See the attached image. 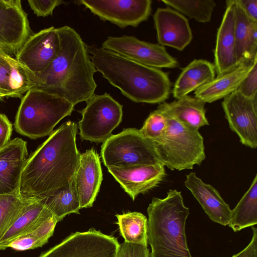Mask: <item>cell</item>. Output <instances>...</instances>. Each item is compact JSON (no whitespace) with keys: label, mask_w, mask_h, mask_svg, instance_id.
I'll list each match as a JSON object with an SVG mask.
<instances>
[{"label":"cell","mask_w":257,"mask_h":257,"mask_svg":"<svg viewBox=\"0 0 257 257\" xmlns=\"http://www.w3.org/2000/svg\"><path fill=\"white\" fill-rule=\"evenodd\" d=\"M257 56L242 62L233 69L217 76L210 82L195 91V97L205 103H211L224 98L238 88L250 69Z\"/></svg>","instance_id":"44dd1931"},{"label":"cell","mask_w":257,"mask_h":257,"mask_svg":"<svg viewBox=\"0 0 257 257\" xmlns=\"http://www.w3.org/2000/svg\"><path fill=\"white\" fill-rule=\"evenodd\" d=\"M252 236L249 243L242 250L232 257H257V229L251 227Z\"/></svg>","instance_id":"74e56055"},{"label":"cell","mask_w":257,"mask_h":257,"mask_svg":"<svg viewBox=\"0 0 257 257\" xmlns=\"http://www.w3.org/2000/svg\"><path fill=\"white\" fill-rule=\"evenodd\" d=\"M1 50H3V51H5V52H6V51L5 50V49L0 45V51Z\"/></svg>","instance_id":"60d3db41"},{"label":"cell","mask_w":257,"mask_h":257,"mask_svg":"<svg viewBox=\"0 0 257 257\" xmlns=\"http://www.w3.org/2000/svg\"><path fill=\"white\" fill-rule=\"evenodd\" d=\"M222 106L229 127L241 143L257 147V96L248 98L237 90L223 98Z\"/></svg>","instance_id":"7c38bea8"},{"label":"cell","mask_w":257,"mask_h":257,"mask_svg":"<svg viewBox=\"0 0 257 257\" xmlns=\"http://www.w3.org/2000/svg\"><path fill=\"white\" fill-rule=\"evenodd\" d=\"M29 5L38 17L52 15L56 7L63 3L60 0H29Z\"/></svg>","instance_id":"d590c367"},{"label":"cell","mask_w":257,"mask_h":257,"mask_svg":"<svg viewBox=\"0 0 257 257\" xmlns=\"http://www.w3.org/2000/svg\"><path fill=\"white\" fill-rule=\"evenodd\" d=\"M74 107L63 98L40 89H31L21 99L15 128L31 139L49 136L60 120L71 115Z\"/></svg>","instance_id":"5b68a950"},{"label":"cell","mask_w":257,"mask_h":257,"mask_svg":"<svg viewBox=\"0 0 257 257\" xmlns=\"http://www.w3.org/2000/svg\"><path fill=\"white\" fill-rule=\"evenodd\" d=\"M167 127L166 116L156 109L150 114L139 131L144 137L155 142L163 137Z\"/></svg>","instance_id":"1f68e13d"},{"label":"cell","mask_w":257,"mask_h":257,"mask_svg":"<svg viewBox=\"0 0 257 257\" xmlns=\"http://www.w3.org/2000/svg\"><path fill=\"white\" fill-rule=\"evenodd\" d=\"M60 38L51 27L31 35L16 55V59L32 74L45 70L58 54Z\"/></svg>","instance_id":"4fadbf2b"},{"label":"cell","mask_w":257,"mask_h":257,"mask_svg":"<svg viewBox=\"0 0 257 257\" xmlns=\"http://www.w3.org/2000/svg\"><path fill=\"white\" fill-rule=\"evenodd\" d=\"M184 185L212 221L223 226L228 224L231 210L213 186L204 182L195 172L186 175Z\"/></svg>","instance_id":"ffe728a7"},{"label":"cell","mask_w":257,"mask_h":257,"mask_svg":"<svg viewBox=\"0 0 257 257\" xmlns=\"http://www.w3.org/2000/svg\"><path fill=\"white\" fill-rule=\"evenodd\" d=\"M23 202L18 193L0 195V236Z\"/></svg>","instance_id":"d6a6232c"},{"label":"cell","mask_w":257,"mask_h":257,"mask_svg":"<svg viewBox=\"0 0 257 257\" xmlns=\"http://www.w3.org/2000/svg\"><path fill=\"white\" fill-rule=\"evenodd\" d=\"M33 87L26 69L15 58L0 51V89L10 97H21Z\"/></svg>","instance_id":"484cf974"},{"label":"cell","mask_w":257,"mask_h":257,"mask_svg":"<svg viewBox=\"0 0 257 257\" xmlns=\"http://www.w3.org/2000/svg\"><path fill=\"white\" fill-rule=\"evenodd\" d=\"M108 172L121 187L135 200L141 193H145L157 187L166 175L161 163L128 167H110Z\"/></svg>","instance_id":"9a60e30c"},{"label":"cell","mask_w":257,"mask_h":257,"mask_svg":"<svg viewBox=\"0 0 257 257\" xmlns=\"http://www.w3.org/2000/svg\"><path fill=\"white\" fill-rule=\"evenodd\" d=\"M101 47L151 67L174 68L179 65L177 59L170 55L164 46L139 40L134 36L108 37Z\"/></svg>","instance_id":"30bf717a"},{"label":"cell","mask_w":257,"mask_h":257,"mask_svg":"<svg viewBox=\"0 0 257 257\" xmlns=\"http://www.w3.org/2000/svg\"><path fill=\"white\" fill-rule=\"evenodd\" d=\"M57 30L60 45L55 59L40 73L32 74L25 69L32 89L60 97L75 106L94 94L96 70L79 34L68 26Z\"/></svg>","instance_id":"7a4b0ae2"},{"label":"cell","mask_w":257,"mask_h":257,"mask_svg":"<svg viewBox=\"0 0 257 257\" xmlns=\"http://www.w3.org/2000/svg\"><path fill=\"white\" fill-rule=\"evenodd\" d=\"M105 166L128 167L160 163L153 142L135 128H124L104 141L100 152Z\"/></svg>","instance_id":"52a82bcc"},{"label":"cell","mask_w":257,"mask_h":257,"mask_svg":"<svg viewBox=\"0 0 257 257\" xmlns=\"http://www.w3.org/2000/svg\"><path fill=\"white\" fill-rule=\"evenodd\" d=\"M86 48L96 71L132 101L159 103L169 97L171 82L168 73L160 69L141 64L101 47L86 44Z\"/></svg>","instance_id":"3957f363"},{"label":"cell","mask_w":257,"mask_h":257,"mask_svg":"<svg viewBox=\"0 0 257 257\" xmlns=\"http://www.w3.org/2000/svg\"><path fill=\"white\" fill-rule=\"evenodd\" d=\"M27 147L26 141L17 138L0 149V195L19 193L21 174L28 158Z\"/></svg>","instance_id":"ac0fdd59"},{"label":"cell","mask_w":257,"mask_h":257,"mask_svg":"<svg viewBox=\"0 0 257 257\" xmlns=\"http://www.w3.org/2000/svg\"><path fill=\"white\" fill-rule=\"evenodd\" d=\"M58 222L50 212L26 233L12 241L8 247L17 250H25L42 246L53 235Z\"/></svg>","instance_id":"f1b7e54d"},{"label":"cell","mask_w":257,"mask_h":257,"mask_svg":"<svg viewBox=\"0 0 257 257\" xmlns=\"http://www.w3.org/2000/svg\"><path fill=\"white\" fill-rule=\"evenodd\" d=\"M237 90L248 98L257 96V59H255L248 73L240 83Z\"/></svg>","instance_id":"836d02e7"},{"label":"cell","mask_w":257,"mask_h":257,"mask_svg":"<svg viewBox=\"0 0 257 257\" xmlns=\"http://www.w3.org/2000/svg\"><path fill=\"white\" fill-rule=\"evenodd\" d=\"M205 102L195 97L186 95L173 102H163L157 110L194 128L209 125L206 117Z\"/></svg>","instance_id":"603a6c76"},{"label":"cell","mask_w":257,"mask_h":257,"mask_svg":"<svg viewBox=\"0 0 257 257\" xmlns=\"http://www.w3.org/2000/svg\"><path fill=\"white\" fill-rule=\"evenodd\" d=\"M148 246L124 241L119 244L115 257H150Z\"/></svg>","instance_id":"e575fe53"},{"label":"cell","mask_w":257,"mask_h":257,"mask_svg":"<svg viewBox=\"0 0 257 257\" xmlns=\"http://www.w3.org/2000/svg\"><path fill=\"white\" fill-rule=\"evenodd\" d=\"M10 97L9 95L6 92L0 89V100H3L5 98Z\"/></svg>","instance_id":"ab89813d"},{"label":"cell","mask_w":257,"mask_h":257,"mask_svg":"<svg viewBox=\"0 0 257 257\" xmlns=\"http://www.w3.org/2000/svg\"><path fill=\"white\" fill-rule=\"evenodd\" d=\"M226 8L218 29L214 49V66L217 76L238 65L234 36L235 5L233 0L226 1Z\"/></svg>","instance_id":"d6986e66"},{"label":"cell","mask_w":257,"mask_h":257,"mask_svg":"<svg viewBox=\"0 0 257 257\" xmlns=\"http://www.w3.org/2000/svg\"><path fill=\"white\" fill-rule=\"evenodd\" d=\"M165 116V133L154 142L160 162L171 170L178 171L201 165L206 156L204 139L198 130Z\"/></svg>","instance_id":"8992f818"},{"label":"cell","mask_w":257,"mask_h":257,"mask_svg":"<svg viewBox=\"0 0 257 257\" xmlns=\"http://www.w3.org/2000/svg\"><path fill=\"white\" fill-rule=\"evenodd\" d=\"M79 112L82 115L78 123L81 139L100 143L105 141L121 122L122 105L108 93L94 94Z\"/></svg>","instance_id":"ba28073f"},{"label":"cell","mask_w":257,"mask_h":257,"mask_svg":"<svg viewBox=\"0 0 257 257\" xmlns=\"http://www.w3.org/2000/svg\"><path fill=\"white\" fill-rule=\"evenodd\" d=\"M247 16L257 22V0H237Z\"/></svg>","instance_id":"f35d334b"},{"label":"cell","mask_w":257,"mask_h":257,"mask_svg":"<svg viewBox=\"0 0 257 257\" xmlns=\"http://www.w3.org/2000/svg\"><path fill=\"white\" fill-rule=\"evenodd\" d=\"M151 0H81L82 5L100 19L121 28L137 27L148 19L151 13Z\"/></svg>","instance_id":"8fae6325"},{"label":"cell","mask_w":257,"mask_h":257,"mask_svg":"<svg viewBox=\"0 0 257 257\" xmlns=\"http://www.w3.org/2000/svg\"><path fill=\"white\" fill-rule=\"evenodd\" d=\"M235 5L234 36L238 64L257 56V22L249 18L237 0Z\"/></svg>","instance_id":"cb8c5ba5"},{"label":"cell","mask_w":257,"mask_h":257,"mask_svg":"<svg viewBox=\"0 0 257 257\" xmlns=\"http://www.w3.org/2000/svg\"><path fill=\"white\" fill-rule=\"evenodd\" d=\"M13 132V124L7 116L0 113V149L10 141Z\"/></svg>","instance_id":"8d00e7d4"},{"label":"cell","mask_w":257,"mask_h":257,"mask_svg":"<svg viewBox=\"0 0 257 257\" xmlns=\"http://www.w3.org/2000/svg\"><path fill=\"white\" fill-rule=\"evenodd\" d=\"M27 13L20 0H0V45L16 55L31 35Z\"/></svg>","instance_id":"5bb4252c"},{"label":"cell","mask_w":257,"mask_h":257,"mask_svg":"<svg viewBox=\"0 0 257 257\" xmlns=\"http://www.w3.org/2000/svg\"><path fill=\"white\" fill-rule=\"evenodd\" d=\"M153 19L159 45L183 50L191 42L192 33L187 19L170 8H160Z\"/></svg>","instance_id":"2e32d148"},{"label":"cell","mask_w":257,"mask_h":257,"mask_svg":"<svg viewBox=\"0 0 257 257\" xmlns=\"http://www.w3.org/2000/svg\"><path fill=\"white\" fill-rule=\"evenodd\" d=\"M147 213L150 257H192L185 232L189 209L180 191L169 189L165 198L154 197Z\"/></svg>","instance_id":"277c9868"},{"label":"cell","mask_w":257,"mask_h":257,"mask_svg":"<svg viewBox=\"0 0 257 257\" xmlns=\"http://www.w3.org/2000/svg\"><path fill=\"white\" fill-rule=\"evenodd\" d=\"M215 66L204 59H195L184 68L176 80L173 95L176 99L187 95L193 91L213 80L215 76Z\"/></svg>","instance_id":"d4e9b609"},{"label":"cell","mask_w":257,"mask_h":257,"mask_svg":"<svg viewBox=\"0 0 257 257\" xmlns=\"http://www.w3.org/2000/svg\"><path fill=\"white\" fill-rule=\"evenodd\" d=\"M257 224V175L249 188L231 210L228 225L234 232Z\"/></svg>","instance_id":"83f0119b"},{"label":"cell","mask_w":257,"mask_h":257,"mask_svg":"<svg viewBox=\"0 0 257 257\" xmlns=\"http://www.w3.org/2000/svg\"><path fill=\"white\" fill-rule=\"evenodd\" d=\"M170 8L199 23L210 21L216 3L213 0H162Z\"/></svg>","instance_id":"4dcf8cb0"},{"label":"cell","mask_w":257,"mask_h":257,"mask_svg":"<svg viewBox=\"0 0 257 257\" xmlns=\"http://www.w3.org/2000/svg\"><path fill=\"white\" fill-rule=\"evenodd\" d=\"M117 238L95 228L72 233L39 257H115Z\"/></svg>","instance_id":"9c48e42d"},{"label":"cell","mask_w":257,"mask_h":257,"mask_svg":"<svg viewBox=\"0 0 257 257\" xmlns=\"http://www.w3.org/2000/svg\"><path fill=\"white\" fill-rule=\"evenodd\" d=\"M99 155L92 148L81 154L73 179L80 209L93 206L102 181Z\"/></svg>","instance_id":"e0dca14e"},{"label":"cell","mask_w":257,"mask_h":257,"mask_svg":"<svg viewBox=\"0 0 257 257\" xmlns=\"http://www.w3.org/2000/svg\"><path fill=\"white\" fill-rule=\"evenodd\" d=\"M38 201L56 217L58 222L68 214L79 213L80 202L73 179L52 195Z\"/></svg>","instance_id":"4316f807"},{"label":"cell","mask_w":257,"mask_h":257,"mask_svg":"<svg viewBox=\"0 0 257 257\" xmlns=\"http://www.w3.org/2000/svg\"><path fill=\"white\" fill-rule=\"evenodd\" d=\"M50 212L38 200H25L0 236V250L26 233Z\"/></svg>","instance_id":"7402d4cb"},{"label":"cell","mask_w":257,"mask_h":257,"mask_svg":"<svg viewBox=\"0 0 257 257\" xmlns=\"http://www.w3.org/2000/svg\"><path fill=\"white\" fill-rule=\"evenodd\" d=\"M77 128L75 122H65L28 157L19 188L23 200H40L73 179L81 154L76 143Z\"/></svg>","instance_id":"6da1fadb"},{"label":"cell","mask_w":257,"mask_h":257,"mask_svg":"<svg viewBox=\"0 0 257 257\" xmlns=\"http://www.w3.org/2000/svg\"><path fill=\"white\" fill-rule=\"evenodd\" d=\"M120 235L126 242L148 246V219L138 212L116 214Z\"/></svg>","instance_id":"f546056e"}]
</instances>
